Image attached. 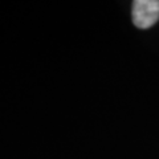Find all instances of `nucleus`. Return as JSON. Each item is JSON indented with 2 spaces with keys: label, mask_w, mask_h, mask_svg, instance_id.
Listing matches in <instances>:
<instances>
[{
  "label": "nucleus",
  "mask_w": 159,
  "mask_h": 159,
  "mask_svg": "<svg viewBox=\"0 0 159 159\" xmlns=\"http://www.w3.org/2000/svg\"><path fill=\"white\" fill-rule=\"evenodd\" d=\"M159 20V0H135L133 3V23L146 29Z\"/></svg>",
  "instance_id": "obj_1"
}]
</instances>
